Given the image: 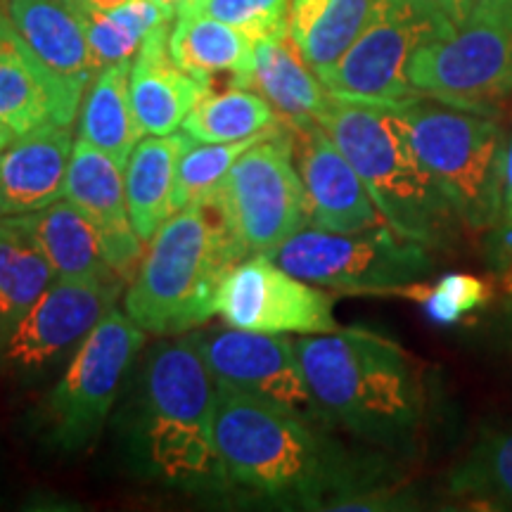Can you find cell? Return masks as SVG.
Returning a JSON list of instances; mask_svg holds the SVG:
<instances>
[{"instance_id": "obj_1", "label": "cell", "mask_w": 512, "mask_h": 512, "mask_svg": "<svg viewBox=\"0 0 512 512\" xmlns=\"http://www.w3.org/2000/svg\"><path fill=\"white\" fill-rule=\"evenodd\" d=\"M313 403L337 425L375 444L411 439L422 420V387L411 356L366 328L294 339Z\"/></svg>"}, {"instance_id": "obj_2", "label": "cell", "mask_w": 512, "mask_h": 512, "mask_svg": "<svg viewBox=\"0 0 512 512\" xmlns=\"http://www.w3.org/2000/svg\"><path fill=\"white\" fill-rule=\"evenodd\" d=\"M214 444L221 475L271 498L313 503L347 486V463L304 415L219 389Z\"/></svg>"}, {"instance_id": "obj_3", "label": "cell", "mask_w": 512, "mask_h": 512, "mask_svg": "<svg viewBox=\"0 0 512 512\" xmlns=\"http://www.w3.org/2000/svg\"><path fill=\"white\" fill-rule=\"evenodd\" d=\"M320 126L354 166L387 226L430 249L456 240L463 223L415 155L399 112L332 98Z\"/></svg>"}, {"instance_id": "obj_4", "label": "cell", "mask_w": 512, "mask_h": 512, "mask_svg": "<svg viewBox=\"0 0 512 512\" xmlns=\"http://www.w3.org/2000/svg\"><path fill=\"white\" fill-rule=\"evenodd\" d=\"M245 256L209 202L178 209L147 242L126 290V313L155 335L190 332L216 316L223 278Z\"/></svg>"}, {"instance_id": "obj_5", "label": "cell", "mask_w": 512, "mask_h": 512, "mask_svg": "<svg viewBox=\"0 0 512 512\" xmlns=\"http://www.w3.org/2000/svg\"><path fill=\"white\" fill-rule=\"evenodd\" d=\"M415 155L472 233L496 228L503 200L505 133L491 117L415 98L396 107Z\"/></svg>"}, {"instance_id": "obj_6", "label": "cell", "mask_w": 512, "mask_h": 512, "mask_svg": "<svg viewBox=\"0 0 512 512\" xmlns=\"http://www.w3.org/2000/svg\"><path fill=\"white\" fill-rule=\"evenodd\" d=\"M420 98L494 117L512 93V0H475L448 17L408 64Z\"/></svg>"}, {"instance_id": "obj_7", "label": "cell", "mask_w": 512, "mask_h": 512, "mask_svg": "<svg viewBox=\"0 0 512 512\" xmlns=\"http://www.w3.org/2000/svg\"><path fill=\"white\" fill-rule=\"evenodd\" d=\"M150 456L174 479L221 472L214 444L216 387L195 335L166 342L150 356L145 375Z\"/></svg>"}, {"instance_id": "obj_8", "label": "cell", "mask_w": 512, "mask_h": 512, "mask_svg": "<svg viewBox=\"0 0 512 512\" xmlns=\"http://www.w3.org/2000/svg\"><path fill=\"white\" fill-rule=\"evenodd\" d=\"M204 202L221 216L240 254H268L311 226L306 188L294 164V133L283 124L238 157L228 176Z\"/></svg>"}, {"instance_id": "obj_9", "label": "cell", "mask_w": 512, "mask_h": 512, "mask_svg": "<svg viewBox=\"0 0 512 512\" xmlns=\"http://www.w3.org/2000/svg\"><path fill=\"white\" fill-rule=\"evenodd\" d=\"M268 256L306 283L354 294L411 290L434 271L432 249L387 223L361 233L306 226Z\"/></svg>"}, {"instance_id": "obj_10", "label": "cell", "mask_w": 512, "mask_h": 512, "mask_svg": "<svg viewBox=\"0 0 512 512\" xmlns=\"http://www.w3.org/2000/svg\"><path fill=\"white\" fill-rule=\"evenodd\" d=\"M446 22L448 17L408 0H377L366 29L320 81L344 102L389 110L408 105L420 98L408 81L411 57Z\"/></svg>"}, {"instance_id": "obj_11", "label": "cell", "mask_w": 512, "mask_h": 512, "mask_svg": "<svg viewBox=\"0 0 512 512\" xmlns=\"http://www.w3.org/2000/svg\"><path fill=\"white\" fill-rule=\"evenodd\" d=\"M143 342L145 330L119 309L107 311L88 332L46 401L50 439L57 446L79 451L91 444Z\"/></svg>"}, {"instance_id": "obj_12", "label": "cell", "mask_w": 512, "mask_h": 512, "mask_svg": "<svg viewBox=\"0 0 512 512\" xmlns=\"http://www.w3.org/2000/svg\"><path fill=\"white\" fill-rule=\"evenodd\" d=\"M216 313L230 328L268 335H323L339 330L332 297L287 273L268 254H254L223 278Z\"/></svg>"}, {"instance_id": "obj_13", "label": "cell", "mask_w": 512, "mask_h": 512, "mask_svg": "<svg viewBox=\"0 0 512 512\" xmlns=\"http://www.w3.org/2000/svg\"><path fill=\"white\" fill-rule=\"evenodd\" d=\"M195 342L219 389L275 403L304 418L316 408L294 339L287 335L230 328L195 335Z\"/></svg>"}, {"instance_id": "obj_14", "label": "cell", "mask_w": 512, "mask_h": 512, "mask_svg": "<svg viewBox=\"0 0 512 512\" xmlns=\"http://www.w3.org/2000/svg\"><path fill=\"white\" fill-rule=\"evenodd\" d=\"M119 290L121 285L100 280L57 278L5 335L3 358L24 370L48 366L88 337L102 316L114 309Z\"/></svg>"}, {"instance_id": "obj_15", "label": "cell", "mask_w": 512, "mask_h": 512, "mask_svg": "<svg viewBox=\"0 0 512 512\" xmlns=\"http://www.w3.org/2000/svg\"><path fill=\"white\" fill-rule=\"evenodd\" d=\"M299 174L309 197L311 226L330 233H361L384 219L356 169L320 124L297 128Z\"/></svg>"}, {"instance_id": "obj_16", "label": "cell", "mask_w": 512, "mask_h": 512, "mask_svg": "<svg viewBox=\"0 0 512 512\" xmlns=\"http://www.w3.org/2000/svg\"><path fill=\"white\" fill-rule=\"evenodd\" d=\"M83 93L38 60L0 10V124L17 136L46 124L72 126Z\"/></svg>"}, {"instance_id": "obj_17", "label": "cell", "mask_w": 512, "mask_h": 512, "mask_svg": "<svg viewBox=\"0 0 512 512\" xmlns=\"http://www.w3.org/2000/svg\"><path fill=\"white\" fill-rule=\"evenodd\" d=\"M67 200L100 230L107 261L121 280H133L143 261V240L133 230L126 204L124 169L88 140L76 138L67 169Z\"/></svg>"}, {"instance_id": "obj_18", "label": "cell", "mask_w": 512, "mask_h": 512, "mask_svg": "<svg viewBox=\"0 0 512 512\" xmlns=\"http://www.w3.org/2000/svg\"><path fill=\"white\" fill-rule=\"evenodd\" d=\"M72 126L46 124L12 140L0 159V219L38 211L67 197Z\"/></svg>"}, {"instance_id": "obj_19", "label": "cell", "mask_w": 512, "mask_h": 512, "mask_svg": "<svg viewBox=\"0 0 512 512\" xmlns=\"http://www.w3.org/2000/svg\"><path fill=\"white\" fill-rule=\"evenodd\" d=\"M204 95H209L207 88L169 53V24L157 27L131 64V105L145 136L178 131Z\"/></svg>"}, {"instance_id": "obj_20", "label": "cell", "mask_w": 512, "mask_h": 512, "mask_svg": "<svg viewBox=\"0 0 512 512\" xmlns=\"http://www.w3.org/2000/svg\"><path fill=\"white\" fill-rule=\"evenodd\" d=\"M254 46L245 31L207 15H176L169 31V53L183 72L197 79L209 93L226 88H252Z\"/></svg>"}, {"instance_id": "obj_21", "label": "cell", "mask_w": 512, "mask_h": 512, "mask_svg": "<svg viewBox=\"0 0 512 512\" xmlns=\"http://www.w3.org/2000/svg\"><path fill=\"white\" fill-rule=\"evenodd\" d=\"M10 219L34 235L53 264L57 278L124 285V280L107 261L100 230L67 197L31 214L10 216Z\"/></svg>"}, {"instance_id": "obj_22", "label": "cell", "mask_w": 512, "mask_h": 512, "mask_svg": "<svg viewBox=\"0 0 512 512\" xmlns=\"http://www.w3.org/2000/svg\"><path fill=\"white\" fill-rule=\"evenodd\" d=\"M8 17L50 72L86 93L98 69L81 19L64 0H8Z\"/></svg>"}, {"instance_id": "obj_23", "label": "cell", "mask_w": 512, "mask_h": 512, "mask_svg": "<svg viewBox=\"0 0 512 512\" xmlns=\"http://www.w3.org/2000/svg\"><path fill=\"white\" fill-rule=\"evenodd\" d=\"M252 86L271 102L292 131L320 124L332 102L328 88L299 55L287 31L256 41Z\"/></svg>"}, {"instance_id": "obj_24", "label": "cell", "mask_w": 512, "mask_h": 512, "mask_svg": "<svg viewBox=\"0 0 512 512\" xmlns=\"http://www.w3.org/2000/svg\"><path fill=\"white\" fill-rule=\"evenodd\" d=\"M192 138L188 133L145 136L133 150L124 169L126 204L133 230L143 242H150L162 223L174 216V181L183 152Z\"/></svg>"}, {"instance_id": "obj_25", "label": "cell", "mask_w": 512, "mask_h": 512, "mask_svg": "<svg viewBox=\"0 0 512 512\" xmlns=\"http://www.w3.org/2000/svg\"><path fill=\"white\" fill-rule=\"evenodd\" d=\"M377 0H290L287 34L318 74L335 67L366 29Z\"/></svg>"}, {"instance_id": "obj_26", "label": "cell", "mask_w": 512, "mask_h": 512, "mask_svg": "<svg viewBox=\"0 0 512 512\" xmlns=\"http://www.w3.org/2000/svg\"><path fill=\"white\" fill-rule=\"evenodd\" d=\"M131 64H107L95 74L79 121V138L107 152L121 169L145 138L131 105Z\"/></svg>"}, {"instance_id": "obj_27", "label": "cell", "mask_w": 512, "mask_h": 512, "mask_svg": "<svg viewBox=\"0 0 512 512\" xmlns=\"http://www.w3.org/2000/svg\"><path fill=\"white\" fill-rule=\"evenodd\" d=\"M57 280L34 235L12 219H0V342Z\"/></svg>"}, {"instance_id": "obj_28", "label": "cell", "mask_w": 512, "mask_h": 512, "mask_svg": "<svg viewBox=\"0 0 512 512\" xmlns=\"http://www.w3.org/2000/svg\"><path fill=\"white\" fill-rule=\"evenodd\" d=\"M285 121L261 93L249 88H226L204 95L183 121V131L197 143H238Z\"/></svg>"}, {"instance_id": "obj_29", "label": "cell", "mask_w": 512, "mask_h": 512, "mask_svg": "<svg viewBox=\"0 0 512 512\" xmlns=\"http://www.w3.org/2000/svg\"><path fill=\"white\" fill-rule=\"evenodd\" d=\"M91 46L95 69L117 62H133L145 38L176 17L174 10L155 0H126L124 5L102 12H76Z\"/></svg>"}, {"instance_id": "obj_30", "label": "cell", "mask_w": 512, "mask_h": 512, "mask_svg": "<svg viewBox=\"0 0 512 512\" xmlns=\"http://www.w3.org/2000/svg\"><path fill=\"white\" fill-rule=\"evenodd\" d=\"M448 489L470 503L512 510V427L479 434L451 470Z\"/></svg>"}, {"instance_id": "obj_31", "label": "cell", "mask_w": 512, "mask_h": 512, "mask_svg": "<svg viewBox=\"0 0 512 512\" xmlns=\"http://www.w3.org/2000/svg\"><path fill=\"white\" fill-rule=\"evenodd\" d=\"M266 133L238 140V143H197V140H192L176 169L174 211L188 207L190 202L207 200L211 192L223 183V178L228 176V171L233 169L242 152L259 138H264Z\"/></svg>"}, {"instance_id": "obj_32", "label": "cell", "mask_w": 512, "mask_h": 512, "mask_svg": "<svg viewBox=\"0 0 512 512\" xmlns=\"http://www.w3.org/2000/svg\"><path fill=\"white\" fill-rule=\"evenodd\" d=\"M207 15L245 31L252 41L287 31L290 0H190L176 15Z\"/></svg>"}, {"instance_id": "obj_33", "label": "cell", "mask_w": 512, "mask_h": 512, "mask_svg": "<svg viewBox=\"0 0 512 512\" xmlns=\"http://www.w3.org/2000/svg\"><path fill=\"white\" fill-rule=\"evenodd\" d=\"M484 299V287L475 278L453 275L441 280L434 290L427 294V309L437 320H456L465 311L475 309Z\"/></svg>"}, {"instance_id": "obj_34", "label": "cell", "mask_w": 512, "mask_h": 512, "mask_svg": "<svg viewBox=\"0 0 512 512\" xmlns=\"http://www.w3.org/2000/svg\"><path fill=\"white\" fill-rule=\"evenodd\" d=\"M498 238L503 247H512V140L505 147V166H503V200H501V216L496 223Z\"/></svg>"}, {"instance_id": "obj_35", "label": "cell", "mask_w": 512, "mask_h": 512, "mask_svg": "<svg viewBox=\"0 0 512 512\" xmlns=\"http://www.w3.org/2000/svg\"><path fill=\"white\" fill-rule=\"evenodd\" d=\"M408 3H415L420 5V8L439 12V15L444 17H453L458 15V12H463L470 3H475V0H408Z\"/></svg>"}, {"instance_id": "obj_36", "label": "cell", "mask_w": 512, "mask_h": 512, "mask_svg": "<svg viewBox=\"0 0 512 512\" xmlns=\"http://www.w3.org/2000/svg\"><path fill=\"white\" fill-rule=\"evenodd\" d=\"M74 12H102L124 5L126 0H64Z\"/></svg>"}, {"instance_id": "obj_37", "label": "cell", "mask_w": 512, "mask_h": 512, "mask_svg": "<svg viewBox=\"0 0 512 512\" xmlns=\"http://www.w3.org/2000/svg\"><path fill=\"white\" fill-rule=\"evenodd\" d=\"M15 138H17V133L12 131V128L0 124V159H3L5 150H8L10 143H12V140H15Z\"/></svg>"}, {"instance_id": "obj_38", "label": "cell", "mask_w": 512, "mask_h": 512, "mask_svg": "<svg viewBox=\"0 0 512 512\" xmlns=\"http://www.w3.org/2000/svg\"><path fill=\"white\" fill-rule=\"evenodd\" d=\"M155 3L164 5V8H169V10H174V12H178V10L183 8V5H188L190 0H155Z\"/></svg>"}, {"instance_id": "obj_39", "label": "cell", "mask_w": 512, "mask_h": 512, "mask_svg": "<svg viewBox=\"0 0 512 512\" xmlns=\"http://www.w3.org/2000/svg\"><path fill=\"white\" fill-rule=\"evenodd\" d=\"M510 290H512V271H510Z\"/></svg>"}]
</instances>
